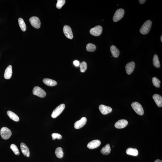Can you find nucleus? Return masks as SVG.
Here are the masks:
<instances>
[{"mask_svg":"<svg viewBox=\"0 0 162 162\" xmlns=\"http://www.w3.org/2000/svg\"><path fill=\"white\" fill-rule=\"evenodd\" d=\"M152 24V22L151 20H147L144 23L140 29V33L141 34L144 35L148 34L151 29Z\"/></svg>","mask_w":162,"mask_h":162,"instance_id":"nucleus-1","label":"nucleus"},{"mask_svg":"<svg viewBox=\"0 0 162 162\" xmlns=\"http://www.w3.org/2000/svg\"><path fill=\"white\" fill-rule=\"evenodd\" d=\"M131 106L136 113L141 116L144 114V109L139 103L137 102H134L131 105Z\"/></svg>","mask_w":162,"mask_h":162,"instance_id":"nucleus-2","label":"nucleus"},{"mask_svg":"<svg viewBox=\"0 0 162 162\" xmlns=\"http://www.w3.org/2000/svg\"><path fill=\"white\" fill-rule=\"evenodd\" d=\"M0 133L2 138L5 140L8 139L12 135L11 131L6 127H3L1 128Z\"/></svg>","mask_w":162,"mask_h":162,"instance_id":"nucleus-3","label":"nucleus"},{"mask_svg":"<svg viewBox=\"0 0 162 162\" xmlns=\"http://www.w3.org/2000/svg\"><path fill=\"white\" fill-rule=\"evenodd\" d=\"M125 13V11L123 9L119 8L116 10L113 17V20L114 22H117L120 20L123 17Z\"/></svg>","mask_w":162,"mask_h":162,"instance_id":"nucleus-4","label":"nucleus"},{"mask_svg":"<svg viewBox=\"0 0 162 162\" xmlns=\"http://www.w3.org/2000/svg\"><path fill=\"white\" fill-rule=\"evenodd\" d=\"M33 93L35 95L42 98L45 97L46 95V93L45 90L38 86H36L33 88Z\"/></svg>","mask_w":162,"mask_h":162,"instance_id":"nucleus-5","label":"nucleus"},{"mask_svg":"<svg viewBox=\"0 0 162 162\" xmlns=\"http://www.w3.org/2000/svg\"><path fill=\"white\" fill-rule=\"evenodd\" d=\"M65 107V105L64 104H62L58 106L53 112L52 114V117L54 118L57 117L62 113Z\"/></svg>","mask_w":162,"mask_h":162,"instance_id":"nucleus-6","label":"nucleus"},{"mask_svg":"<svg viewBox=\"0 0 162 162\" xmlns=\"http://www.w3.org/2000/svg\"><path fill=\"white\" fill-rule=\"evenodd\" d=\"M103 31V28L100 26H97L90 29V33L92 35L98 36L100 35Z\"/></svg>","mask_w":162,"mask_h":162,"instance_id":"nucleus-7","label":"nucleus"},{"mask_svg":"<svg viewBox=\"0 0 162 162\" xmlns=\"http://www.w3.org/2000/svg\"><path fill=\"white\" fill-rule=\"evenodd\" d=\"M30 22L33 27L36 29L40 27L41 22L38 17L36 16L32 17L30 19Z\"/></svg>","mask_w":162,"mask_h":162,"instance_id":"nucleus-8","label":"nucleus"},{"mask_svg":"<svg viewBox=\"0 0 162 162\" xmlns=\"http://www.w3.org/2000/svg\"><path fill=\"white\" fill-rule=\"evenodd\" d=\"M63 31L64 34L68 39H72L73 37V35L71 28L69 26L65 25L64 26Z\"/></svg>","mask_w":162,"mask_h":162,"instance_id":"nucleus-9","label":"nucleus"},{"mask_svg":"<svg viewBox=\"0 0 162 162\" xmlns=\"http://www.w3.org/2000/svg\"><path fill=\"white\" fill-rule=\"evenodd\" d=\"M87 122V118L85 117H83L80 120L75 122L74 124V127L76 129H80L85 125Z\"/></svg>","mask_w":162,"mask_h":162,"instance_id":"nucleus-10","label":"nucleus"},{"mask_svg":"<svg viewBox=\"0 0 162 162\" xmlns=\"http://www.w3.org/2000/svg\"><path fill=\"white\" fill-rule=\"evenodd\" d=\"M99 110L101 113L103 115H106L111 113L112 109L110 107L107 106L105 105H100L99 107Z\"/></svg>","mask_w":162,"mask_h":162,"instance_id":"nucleus-11","label":"nucleus"},{"mask_svg":"<svg viewBox=\"0 0 162 162\" xmlns=\"http://www.w3.org/2000/svg\"><path fill=\"white\" fill-rule=\"evenodd\" d=\"M135 67V63L133 61L127 64L125 66V70L127 74L129 75L132 74L134 71Z\"/></svg>","mask_w":162,"mask_h":162,"instance_id":"nucleus-12","label":"nucleus"},{"mask_svg":"<svg viewBox=\"0 0 162 162\" xmlns=\"http://www.w3.org/2000/svg\"><path fill=\"white\" fill-rule=\"evenodd\" d=\"M128 124V121L125 119H120L116 122L115 124V127L118 129L123 128L127 126Z\"/></svg>","mask_w":162,"mask_h":162,"instance_id":"nucleus-13","label":"nucleus"},{"mask_svg":"<svg viewBox=\"0 0 162 162\" xmlns=\"http://www.w3.org/2000/svg\"><path fill=\"white\" fill-rule=\"evenodd\" d=\"M101 144V142L98 140H95L90 141L87 144V147L90 149H94L98 147Z\"/></svg>","mask_w":162,"mask_h":162,"instance_id":"nucleus-14","label":"nucleus"},{"mask_svg":"<svg viewBox=\"0 0 162 162\" xmlns=\"http://www.w3.org/2000/svg\"><path fill=\"white\" fill-rule=\"evenodd\" d=\"M20 147L22 152L24 155L27 157H30V150L27 146L24 143H22L20 144Z\"/></svg>","mask_w":162,"mask_h":162,"instance_id":"nucleus-15","label":"nucleus"},{"mask_svg":"<svg viewBox=\"0 0 162 162\" xmlns=\"http://www.w3.org/2000/svg\"><path fill=\"white\" fill-rule=\"evenodd\" d=\"M12 74V67L11 65H9L6 69L4 74V78L6 79H9L11 78Z\"/></svg>","mask_w":162,"mask_h":162,"instance_id":"nucleus-16","label":"nucleus"},{"mask_svg":"<svg viewBox=\"0 0 162 162\" xmlns=\"http://www.w3.org/2000/svg\"><path fill=\"white\" fill-rule=\"evenodd\" d=\"M153 98L157 106L159 107H162V96L159 94H155L153 96Z\"/></svg>","mask_w":162,"mask_h":162,"instance_id":"nucleus-17","label":"nucleus"},{"mask_svg":"<svg viewBox=\"0 0 162 162\" xmlns=\"http://www.w3.org/2000/svg\"><path fill=\"white\" fill-rule=\"evenodd\" d=\"M43 81L46 85L50 87H54L57 84V83L56 81L50 79L45 78L43 80Z\"/></svg>","mask_w":162,"mask_h":162,"instance_id":"nucleus-18","label":"nucleus"},{"mask_svg":"<svg viewBox=\"0 0 162 162\" xmlns=\"http://www.w3.org/2000/svg\"><path fill=\"white\" fill-rule=\"evenodd\" d=\"M110 51L112 56L115 58H117L119 56L120 52L117 48L114 46H112L110 47Z\"/></svg>","mask_w":162,"mask_h":162,"instance_id":"nucleus-19","label":"nucleus"},{"mask_svg":"<svg viewBox=\"0 0 162 162\" xmlns=\"http://www.w3.org/2000/svg\"><path fill=\"white\" fill-rule=\"evenodd\" d=\"M7 114L10 119L16 122L19 120V118L17 114L11 111H8L7 112Z\"/></svg>","mask_w":162,"mask_h":162,"instance_id":"nucleus-20","label":"nucleus"},{"mask_svg":"<svg viewBox=\"0 0 162 162\" xmlns=\"http://www.w3.org/2000/svg\"><path fill=\"white\" fill-rule=\"evenodd\" d=\"M111 149L110 144H107L102 148L101 152L104 155H108L110 154Z\"/></svg>","mask_w":162,"mask_h":162,"instance_id":"nucleus-21","label":"nucleus"},{"mask_svg":"<svg viewBox=\"0 0 162 162\" xmlns=\"http://www.w3.org/2000/svg\"><path fill=\"white\" fill-rule=\"evenodd\" d=\"M126 153L129 155L136 156L138 155V152L136 149L129 148L127 149Z\"/></svg>","mask_w":162,"mask_h":162,"instance_id":"nucleus-22","label":"nucleus"},{"mask_svg":"<svg viewBox=\"0 0 162 162\" xmlns=\"http://www.w3.org/2000/svg\"><path fill=\"white\" fill-rule=\"evenodd\" d=\"M55 153L56 157L58 158L61 159L63 157L64 153L61 147H58L56 149Z\"/></svg>","mask_w":162,"mask_h":162,"instance_id":"nucleus-23","label":"nucleus"},{"mask_svg":"<svg viewBox=\"0 0 162 162\" xmlns=\"http://www.w3.org/2000/svg\"><path fill=\"white\" fill-rule=\"evenodd\" d=\"M153 64L154 66L155 67L158 68L160 66V64L158 56L157 54L154 55L153 59Z\"/></svg>","mask_w":162,"mask_h":162,"instance_id":"nucleus-24","label":"nucleus"},{"mask_svg":"<svg viewBox=\"0 0 162 162\" xmlns=\"http://www.w3.org/2000/svg\"><path fill=\"white\" fill-rule=\"evenodd\" d=\"M19 26L23 32L25 31L27 29L26 25L24 20L21 18H19L18 20Z\"/></svg>","mask_w":162,"mask_h":162,"instance_id":"nucleus-25","label":"nucleus"},{"mask_svg":"<svg viewBox=\"0 0 162 162\" xmlns=\"http://www.w3.org/2000/svg\"><path fill=\"white\" fill-rule=\"evenodd\" d=\"M96 49L95 45L92 43L88 44L86 46V49L88 52H94L96 51Z\"/></svg>","mask_w":162,"mask_h":162,"instance_id":"nucleus-26","label":"nucleus"},{"mask_svg":"<svg viewBox=\"0 0 162 162\" xmlns=\"http://www.w3.org/2000/svg\"><path fill=\"white\" fill-rule=\"evenodd\" d=\"M153 84L157 88H159L160 87L161 81L157 77H153L152 79Z\"/></svg>","mask_w":162,"mask_h":162,"instance_id":"nucleus-27","label":"nucleus"},{"mask_svg":"<svg viewBox=\"0 0 162 162\" xmlns=\"http://www.w3.org/2000/svg\"><path fill=\"white\" fill-rule=\"evenodd\" d=\"M80 71L81 72H84L87 68V63L83 61L79 65Z\"/></svg>","mask_w":162,"mask_h":162,"instance_id":"nucleus-28","label":"nucleus"},{"mask_svg":"<svg viewBox=\"0 0 162 162\" xmlns=\"http://www.w3.org/2000/svg\"><path fill=\"white\" fill-rule=\"evenodd\" d=\"M10 148H11V149L12 150V151L13 152L14 154L16 155L17 156L19 155L20 152L19 151L18 149L17 148V146L15 145V144H11V146H10Z\"/></svg>","mask_w":162,"mask_h":162,"instance_id":"nucleus-29","label":"nucleus"},{"mask_svg":"<svg viewBox=\"0 0 162 162\" xmlns=\"http://www.w3.org/2000/svg\"><path fill=\"white\" fill-rule=\"evenodd\" d=\"M57 2L56 4V8L60 9L62 7L65 2V0H57Z\"/></svg>","mask_w":162,"mask_h":162,"instance_id":"nucleus-30","label":"nucleus"},{"mask_svg":"<svg viewBox=\"0 0 162 162\" xmlns=\"http://www.w3.org/2000/svg\"><path fill=\"white\" fill-rule=\"evenodd\" d=\"M52 139L55 140L56 139L60 140L62 138V136L60 134L57 133H53L52 135Z\"/></svg>","mask_w":162,"mask_h":162,"instance_id":"nucleus-31","label":"nucleus"},{"mask_svg":"<svg viewBox=\"0 0 162 162\" xmlns=\"http://www.w3.org/2000/svg\"><path fill=\"white\" fill-rule=\"evenodd\" d=\"M73 63L74 65L76 66H79L80 65L79 61L78 60H75L74 61Z\"/></svg>","mask_w":162,"mask_h":162,"instance_id":"nucleus-32","label":"nucleus"},{"mask_svg":"<svg viewBox=\"0 0 162 162\" xmlns=\"http://www.w3.org/2000/svg\"><path fill=\"white\" fill-rule=\"evenodd\" d=\"M146 0H139V3L141 4H143L146 2Z\"/></svg>","mask_w":162,"mask_h":162,"instance_id":"nucleus-33","label":"nucleus"},{"mask_svg":"<svg viewBox=\"0 0 162 162\" xmlns=\"http://www.w3.org/2000/svg\"><path fill=\"white\" fill-rule=\"evenodd\" d=\"M154 162H162V161L160 160H156Z\"/></svg>","mask_w":162,"mask_h":162,"instance_id":"nucleus-34","label":"nucleus"},{"mask_svg":"<svg viewBox=\"0 0 162 162\" xmlns=\"http://www.w3.org/2000/svg\"><path fill=\"white\" fill-rule=\"evenodd\" d=\"M161 42H162V35L161 36Z\"/></svg>","mask_w":162,"mask_h":162,"instance_id":"nucleus-35","label":"nucleus"}]
</instances>
